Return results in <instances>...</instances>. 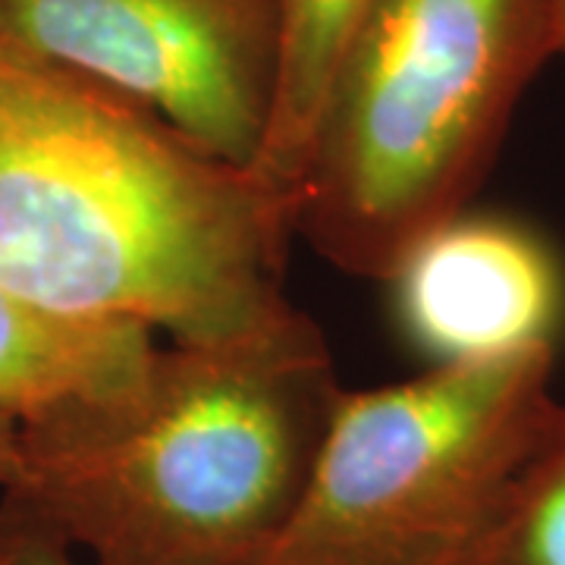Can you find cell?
Listing matches in <instances>:
<instances>
[{
    "mask_svg": "<svg viewBox=\"0 0 565 565\" xmlns=\"http://www.w3.org/2000/svg\"><path fill=\"white\" fill-rule=\"evenodd\" d=\"M340 393L302 308L239 337L158 345L132 386L20 427L0 509L82 565H258Z\"/></svg>",
    "mask_w": 565,
    "mask_h": 565,
    "instance_id": "2",
    "label": "cell"
},
{
    "mask_svg": "<svg viewBox=\"0 0 565 565\" xmlns=\"http://www.w3.org/2000/svg\"><path fill=\"white\" fill-rule=\"evenodd\" d=\"M556 13H559V35H563V61H565V0H556Z\"/></svg>",
    "mask_w": 565,
    "mask_h": 565,
    "instance_id": "12",
    "label": "cell"
},
{
    "mask_svg": "<svg viewBox=\"0 0 565 565\" xmlns=\"http://www.w3.org/2000/svg\"><path fill=\"white\" fill-rule=\"evenodd\" d=\"M556 57V0H371L323 95L296 236L349 277L390 280L468 211Z\"/></svg>",
    "mask_w": 565,
    "mask_h": 565,
    "instance_id": "3",
    "label": "cell"
},
{
    "mask_svg": "<svg viewBox=\"0 0 565 565\" xmlns=\"http://www.w3.org/2000/svg\"><path fill=\"white\" fill-rule=\"evenodd\" d=\"M151 330L66 318L0 282V415L39 424L132 386L158 352Z\"/></svg>",
    "mask_w": 565,
    "mask_h": 565,
    "instance_id": "7",
    "label": "cell"
},
{
    "mask_svg": "<svg viewBox=\"0 0 565 565\" xmlns=\"http://www.w3.org/2000/svg\"><path fill=\"white\" fill-rule=\"evenodd\" d=\"M20 468V424L0 415V490L13 481Z\"/></svg>",
    "mask_w": 565,
    "mask_h": 565,
    "instance_id": "11",
    "label": "cell"
},
{
    "mask_svg": "<svg viewBox=\"0 0 565 565\" xmlns=\"http://www.w3.org/2000/svg\"><path fill=\"white\" fill-rule=\"evenodd\" d=\"M371 0H280V85L255 170L299 202L323 95Z\"/></svg>",
    "mask_w": 565,
    "mask_h": 565,
    "instance_id": "8",
    "label": "cell"
},
{
    "mask_svg": "<svg viewBox=\"0 0 565 565\" xmlns=\"http://www.w3.org/2000/svg\"><path fill=\"white\" fill-rule=\"evenodd\" d=\"M0 39L117 92L221 161L262 158L280 0H0Z\"/></svg>",
    "mask_w": 565,
    "mask_h": 565,
    "instance_id": "5",
    "label": "cell"
},
{
    "mask_svg": "<svg viewBox=\"0 0 565 565\" xmlns=\"http://www.w3.org/2000/svg\"><path fill=\"white\" fill-rule=\"evenodd\" d=\"M299 202L79 73L0 39V282L170 343L289 315Z\"/></svg>",
    "mask_w": 565,
    "mask_h": 565,
    "instance_id": "1",
    "label": "cell"
},
{
    "mask_svg": "<svg viewBox=\"0 0 565 565\" xmlns=\"http://www.w3.org/2000/svg\"><path fill=\"white\" fill-rule=\"evenodd\" d=\"M459 565H565V418Z\"/></svg>",
    "mask_w": 565,
    "mask_h": 565,
    "instance_id": "9",
    "label": "cell"
},
{
    "mask_svg": "<svg viewBox=\"0 0 565 565\" xmlns=\"http://www.w3.org/2000/svg\"><path fill=\"white\" fill-rule=\"evenodd\" d=\"M556 349L340 393L258 565H459L565 418Z\"/></svg>",
    "mask_w": 565,
    "mask_h": 565,
    "instance_id": "4",
    "label": "cell"
},
{
    "mask_svg": "<svg viewBox=\"0 0 565 565\" xmlns=\"http://www.w3.org/2000/svg\"><path fill=\"white\" fill-rule=\"evenodd\" d=\"M403 340L430 364L556 349L565 264L531 223L462 211L412 245L390 274Z\"/></svg>",
    "mask_w": 565,
    "mask_h": 565,
    "instance_id": "6",
    "label": "cell"
},
{
    "mask_svg": "<svg viewBox=\"0 0 565 565\" xmlns=\"http://www.w3.org/2000/svg\"><path fill=\"white\" fill-rule=\"evenodd\" d=\"M0 565H82V559L44 527L0 509Z\"/></svg>",
    "mask_w": 565,
    "mask_h": 565,
    "instance_id": "10",
    "label": "cell"
}]
</instances>
